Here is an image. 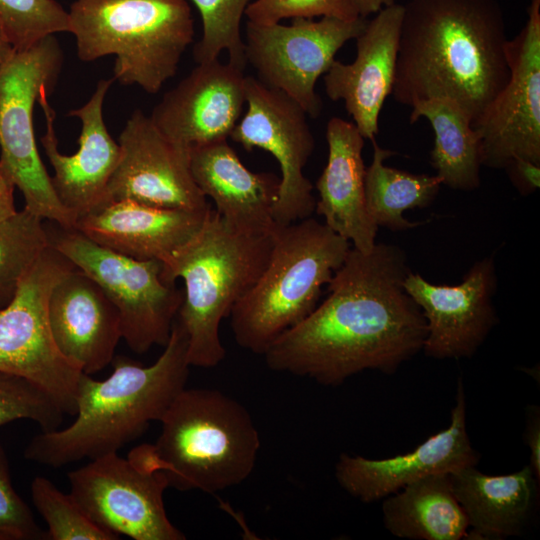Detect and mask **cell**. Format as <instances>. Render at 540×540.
Returning <instances> with one entry per match:
<instances>
[{
    "instance_id": "cell-38",
    "label": "cell",
    "mask_w": 540,
    "mask_h": 540,
    "mask_svg": "<svg viewBox=\"0 0 540 540\" xmlns=\"http://www.w3.org/2000/svg\"><path fill=\"white\" fill-rule=\"evenodd\" d=\"M15 185L0 166V220L17 212L14 204Z\"/></svg>"
},
{
    "instance_id": "cell-22",
    "label": "cell",
    "mask_w": 540,
    "mask_h": 540,
    "mask_svg": "<svg viewBox=\"0 0 540 540\" xmlns=\"http://www.w3.org/2000/svg\"><path fill=\"white\" fill-rule=\"evenodd\" d=\"M212 208H160L120 200L78 217L73 229L93 242L137 260L162 263L200 231Z\"/></svg>"
},
{
    "instance_id": "cell-33",
    "label": "cell",
    "mask_w": 540,
    "mask_h": 540,
    "mask_svg": "<svg viewBox=\"0 0 540 540\" xmlns=\"http://www.w3.org/2000/svg\"><path fill=\"white\" fill-rule=\"evenodd\" d=\"M65 413L33 382L0 372V427L18 419L36 422L42 432L60 427Z\"/></svg>"
},
{
    "instance_id": "cell-24",
    "label": "cell",
    "mask_w": 540,
    "mask_h": 540,
    "mask_svg": "<svg viewBox=\"0 0 540 540\" xmlns=\"http://www.w3.org/2000/svg\"><path fill=\"white\" fill-rule=\"evenodd\" d=\"M326 140L328 159L316 181L319 199L315 212L353 248L369 252L376 244L379 227L369 217L365 204V138L354 123L333 117L326 126Z\"/></svg>"
},
{
    "instance_id": "cell-16",
    "label": "cell",
    "mask_w": 540,
    "mask_h": 540,
    "mask_svg": "<svg viewBox=\"0 0 540 540\" xmlns=\"http://www.w3.org/2000/svg\"><path fill=\"white\" fill-rule=\"evenodd\" d=\"M497 283L493 256L476 261L457 285L433 284L410 271L404 287L426 320L424 354L440 360L473 356L498 322Z\"/></svg>"
},
{
    "instance_id": "cell-30",
    "label": "cell",
    "mask_w": 540,
    "mask_h": 540,
    "mask_svg": "<svg viewBox=\"0 0 540 540\" xmlns=\"http://www.w3.org/2000/svg\"><path fill=\"white\" fill-rule=\"evenodd\" d=\"M191 1L200 12L203 26L202 37L193 49L195 61H213L227 51L228 62L244 70L247 61L240 23L250 0Z\"/></svg>"
},
{
    "instance_id": "cell-2",
    "label": "cell",
    "mask_w": 540,
    "mask_h": 540,
    "mask_svg": "<svg viewBox=\"0 0 540 540\" xmlns=\"http://www.w3.org/2000/svg\"><path fill=\"white\" fill-rule=\"evenodd\" d=\"M391 94L400 104L455 101L473 124L509 79L504 14L496 0H408Z\"/></svg>"
},
{
    "instance_id": "cell-21",
    "label": "cell",
    "mask_w": 540,
    "mask_h": 540,
    "mask_svg": "<svg viewBox=\"0 0 540 540\" xmlns=\"http://www.w3.org/2000/svg\"><path fill=\"white\" fill-rule=\"evenodd\" d=\"M47 311L58 350L83 373L112 362L122 338L120 315L86 273L76 267L65 273L50 292Z\"/></svg>"
},
{
    "instance_id": "cell-7",
    "label": "cell",
    "mask_w": 540,
    "mask_h": 540,
    "mask_svg": "<svg viewBox=\"0 0 540 540\" xmlns=\"http://www.w3.org/2000/svg\"><path fill=\"white\" fill-rule=\"evenodd\" d=\"M350 249L346 239L311 217L279 227L267 266L229 315L236 343L263 355L316 308L322 287Z\"/></svg>"
},
{
    "instance_id": "cell-37",
    "label": "cell",
    "mask_w": 540,
    "mask_h": 540,
    "mask_svg": "<svg viewBox=\"0 0 540 540\" xmlns=\"http://www.w3.org/2000/svg\"><path fill=\"white\" fill-rule=\"evenodd\" d=\"M524 441L530 450L529 465L536 478L540 480V413L536 406H530L528 409Z\"/></svg>"
},
{
    "instance_id": "cell-29",
    "label": "cell",
    "mask_w": 540,
    "mask_h": 540,
    "mask_svg": "<svg viewBox=\"0 0 540 540\" xmlns=\"http://www.w3.org/2000/svg\"><path fill=\"white\" fill-rule=\"evenodd\" d=\"M50 246L44 220L29 211H17L0 220V309L41 254Z\"/></svg>"
},
{
    "instance_id": "cell-35",
    "label": "cell",
    "mask_w": 540,
    "mask_h": 540,
    "mask_svg": "<svg viewBox=\"0 0 540 540\" xmlns=\"http://www.w3.org/2000/svg\"><path fill=\"white\" fill-rule=\"evenodd\" d=\"M5 450L0 443V540L46 539L33 514L16 493L10 479Z\"/></svg>"
},
{
    "instance_id": "cell-26",
    "label": "cell",
    "mask_w": 540,
    "mask_h": 540,
    "mask_svg": "<svg viewBox=\"0 0 540 540\" xmlns=\"http://www.w3.org/2000/svg\"><path fill=\"white\" fill-rule=\"evenodd\" d=\"M385 528L411 540H459L469 524L458 503L449 474H433L383 499Z\"/></svg>"
},
{
    "instance_id": "cell-27",
    "label": "cell",
    "mask_w": 540,
    "mask_h": 540,
    "mask_svg": "<svg viewBox=\"0 0 540 540\" xmlns=\"http://www.w3.org/2000/svg\"><path fill=\"white\" fill-rule=\"evenodd\" d=\"M411 108L410 123L425 118L433 128L430 161L442 185L459 191L476 190L481 184L480 141L469 115L448 98L421 100Z\"/></svg>"
},
{
    "instance_id": "cell-15",
    "label": "cell",
    "mask_w": 540,
    "mask_h": 540,
    "mask_svg": "<svg viewBox=\"0 0 540 540\" xmlns=\"http://www.w3.org/2000/svg\"><path fill=\"white\" fill-rule=\"evenodd\" d=\"M118 143L120 160L102 204L129 200L160 208L210 207L193 179L189 149L170 140L142 110L130 115Z\"/></svg>"
},
{
    "instance_id": "cell-19",
    "label": "cell",
    "mask_w": 540,
    "mask_h": 540,
    "mask_svg": "<svg viewBox=\"0 0 540 540\" xmlns=\"http://www.w3.org/2000/svg\"><path fill=\"white\" fill-rule=\"evenodd\" d=\"M244 70L219 59L198 65L166 92L150 117L173 142L193 146L227 140L241 117Z\"/></svg>"
},
{
    "instance_id": "cell-1",
    "label": "cell",
    "mask_w": 540,
    "mask_h": 540,
    "mask_svg": "<svg viewBox=\"0 0 540 540\" xmlns=\"http://www.w3.org/2000/svg\"><path fill=\"white\" fill-rule=\"evenodd\" d=\"M405 251L376 243L351 247L328 296L263 354L269 369L338 386L364 370L393 374L422 351L427 324L404 281Z\"/></svg>"
},
{
    "instance_id": "cell-5",
    "label": "cell",
    "mask_w": 540,
    "mask_h": 540,
    "mask_svg": "<svg viewBox=\"0 0 540 540\" xmlns=\"http://www.w3.org/2000/svg\"><path fill=\"white\" fill-rule=\"evenodd\" d=\"M274 234L236 230L211 209L195 237L162 263L165 281H184L176 319L187 335L190 366L213 368L224 360L221 321L264 271Z\"/></svg>"
},
{
    "instance_id": "cell-14",
    "label": "cell",
    "mask_w": 540,
    "mask_h": 540,
    "mask_svg": "<svg viewBox=\"0 0 540 540\" xmlns=\"http://www.w3.org/2000/svg\"><path fill=\"white\" fill-rule=\"evenodd\" d=\"M507 43L509 79L473 124L482 166L504 169L514 158L540 164V0Z\"/></svg>"
},
{
    "instance_id": "cell-36",
    "label": "cell",
    "mask_w": 540,
    "mask_h": 540,
    "mask_svg": "<svg viewBox=\"0 0 540 540\" xmlns=\"http://www.w3.org/2000/svg\"><path fill=\"white\" fill-rule=\"evenodd\" d=\"M513 186L523 196L534 193L540 186V164L524 158H514L504 168Z\"/></svg>"
},
{
    "instance_id": "cell-32",
    "label": "cell",
    "mask_w": 540,
    "mask_h": 540,
    "mask_svg": "<svg viewBox=\"0 0 540 540\" xmlns=\"http://www.w3.org/2000/svg\"><path fill=\"white\" fill-rule=\"evenodd\" d=\"M69 28V13L56 0H0V31L15 50Z\"/></svg>"
},
{
    "instance_id": "cell-9",
    "label": "cell",
    "mask_w": 540,
    "mask_h": 540,
    "mask_svg": "<svg viewBox=\"0 0 540 540\" xmlns=\"http://www.w3.org/2000/svg\"><path fill=\"white\" fill-rule=\"evenodd\" d=\"M48 231L50 245L86 273L117 308L122 338L143 354L165 346L184 293L164 280L158 260H137L105 248L73 228Z\"/></svg>"
},
{
    "instance_id": "cell-6",
    "label": "cell",
    "mask_w": 540,
    "mask_h": 540,
    "mask_svg": "<svg viewBox=\"0 0 540 540\" xmlns=\"http://www.w3.org/2000/svg\"><path fill=\"white\" fill-rule=\"evenodd\" d=\"M69 33L84 62L114 55L113 79L157 93L193 42L187 0H76Z\"/></svg>"
},
{
    "instance_id": "cell-3",
    "label": "cell",
    "mask_w": 540,
    "mask_h": 540,
    "mask_svg": "<svg viewBox=\"0 0 540 540\" xmlns=\"http://www.w3.org/2000/svg\"><path fill=\"white\" fill-rule=\"evenodd\" d=\"M112 362L113 371L104 380L82 373L75 420L66 428L36 435L24 451L26 459L54 468L95 459L116 453L141 436L150 422L160 421L186 385V332L175 319L164 351L152 365L125 356Z\"/></svg>"
},
{
    "instance_id": "cell-10",
    "label": "cell",
    "mask_w": 540,
    "mask_h": 540,
    "mask_svg": "<svg viewBox=\"0 0 540 540\" xmlns=\"http://www.w3.org/2000/svg\"><path fill=\"white\" fill-rule=\"evenodd\" d=\"M75 266L53 246L44 250L0 309V372L42 388L71 416L76 413L82 371L58 350L48 321V298L55 283Z\"/></svg>"
},
{
    "instance_id": "cell-13",
    "label": "cell",
    "mask_w": 540,
    "mask_h": 540,
    "mask_svg": "<svg viewBox=\"0 0 540 540\" xmlns=\"http://www.w3.org/2000/svg\"><path fill=\"white\" fill-rule=\"evenodd\" d=\"M70 494L102 528L135 540H184L169 520L163 495L169 487L161 471H149L117 452L91 459L68 474Z\"/></svg>"
},
{
    "instance_id": "cell-20",
    "label": "cell",
    "mask_w": 540,
    "mask_h": 540,
    "mask_svg": "<svg viewBox=\"0 0 540 540\" xmlns=\"http://www.w3.org/2000/svg\"><path fill=\"white\" fill-rule=\"evenodd\" d=\"M402 16V4L382 8L356 38L355 60L350 64L335 60L324 74L327 96L344 101L360 134L371 141L393 88Z\"/></svg>"
},
{
    "instance_id": "cell-12",
    "label": "cell",
    "mask_w": 540,
    "mask_h": 540,
    "mask_svg": "<svg viewBox=\"0 0 540 540\" xmlns=\"http://www.w3.org/2000/svg\"><path fill=\"white\" fill-rule=\"evenodd\" d=\"M245 99L247 111L229 138L247 151L260 148L277 160L281 170L273 213L277 227L311 217L316 198L303 170L315 141L307 113L284 92L252 76L245 77Z\"/></svg>"
},
{
    "instance_id": "cell-18",
    "label": "cell",
    "mask_w": 540,
    "mask_h": 540,
    "mask_svg": "<svg viewBox=\"0 0 540 540\" xmlns=\"http://www.w3.org/2000/svg\"><path fill=\"white\" fill-rule=\"evenodd\" d=\"M479 459L467 432L466 398L460 377L447 428L430 436L414 450L391 458L368 459L342 453L335 465V477L349 495L371 503L426 476L476 466Z\"/></svg>"
},
{
    "instance_id": "cell-25",
    "label": "cell",
    "mask_w": 540,
    "mask_h": 540,
    "mask_svg": "<svg viewBox=\"0 0 540 540\" xmlns=\"http://www.w3.org/2000/svg\"><path fill=\"white\" fill-rule=\"evenodd\" d=\"M449 476L468 520V539L520 536L536 512L540 480L529 464L507 475H487L468 466Z\"/></svg>"
},
{
    "instance_id": "cell-39",
    "label": "cell",
    "mask_w": 540,
    "mask_h": 540,
    "mask_svg": "<svg viewBox=\"0 0 540 540\" xmlns=\"http://www.w3.org/2000/svg\"><path fill=\"white\" fill-rule=\"evenodd\" d=\"M359 16L366 18L372 13H377L382 8L392 5L395 0H350Z\"/></svg>"
},
{
    "instance_id": "cell-11",
    "label": "cell",
    "mask_w": 540,
    "mask_h": 540,
    "mask_svg": "<svg viewBox=\"0 0 540 540\" xmlns=\"http://www.w3.org/2000/svg\"><path fill=\"white\" fill-rule=\"evenodd\" d=\"M366 18H294L290 25L257 24L248 21L245 57L256 70L258 80L295 100L313 118L319 116L322 101L315 92L338 50L356 39Z\"/></svg>"
},
{
    "instance_id": "cell-40",
    "label": "cell",
    "mask_w": 540,
    "mask_h": 540,
    "mask_svg": "<svg viewBox=\"0 0 540 540\" xmlns=\"http://www.w3.org/2000/svg\"><path fill=\"white\" fill-rule=\"evenodd\" d=\"M15 49L5 38L3 33L0 31V70L9 57L13 54Z\"/></svg>"
},
{
    "instance_id": "cell-34",
    "label": "cell",
    "mask_w": 540,
    "mask_h": 540,
    "mask_svg": "<svg viewBox=\"0 0 540 540\" xmlns=\"http://www.w3.org/2000/svg\"><path fill=\"white\" fill-rule=\"evenodd\" d=\"M257 24L279 23L285 18L336 17L356 19L358 12L350 0H255L244 13Z\"/></svg>"
},
{
    "instance_id": "cell-23",
    "label": "cell",
    "mask_w": 540,
    "mask_h": 540,
    "mask_svg": "<svg viewBox=\"0 0 540 540\" xmlns=\"http://www.w3.org/2000/svg\"><path fill=\"white\" fill-rule=\"evenodd\" d=\"M189 163L196 185L229 225L255 235L276 232L273 213L279 177L249 170L227 140L191 147Z\"/></svg>"
},
{
    "instance_id": "cell-4",
    "label": "cell",
    "mask_w": 540,
    "mask_h": 540,
    "mask_svg": "<svg viewBox=\"0 0 540 540\" xmlns=\"http://www.w3.org/2000/svg\"><path fill=\"white\" fill-rule=\"evenodd\" d=\"M160 422L156 442L135 447L128 458L142 469L163 472L169 487L215 493L252 473L260 437L236 399L215 389L184 388Z\"/></svg>"
},
{
    "instance_id": "cell-28",
    "label": "cell",
    "mask_w": 540,
    "mask_h": 540,
    "mask_svg": "<svg viewBox=\"0 0 540 540\" xmlns=\"http://www.w3.org/2000/svg\"><path fill=\"white\" fill-rule=\"evenodd\" d=\"M373 159L365 170V204L371 220L378 227L404 231L417 227L403 214L406 210L428 207L442 185L437 175L413 174L389 167L385 161L394 154L381 148L375 140Z\"/></svg>"
},
{
    "instance_id": "cell-8",
    "label": "cell",
    "mask_w": 540,
    "mask_h": 540,
    "mask_svg": "<svg viewBox=\"0 0 540 540\" xmlns=\"http://www.w3.org/2000/svg\"><path fill=\"white\" fill-rule=\"evenodd\" d=\"M63 65L54 35L15 50L0 70V166L24 198V209L64 228L76 217L57 198L38 151L33 109L43 90L53 92Z\"/></svg>"
},
{
    "instance_id": "cell-17",
    "label": "cell",
    "mask_w": 540,
    "mask_h": 540,
    "mask_svg": "<svg viewBox=\"0 0 540 540\" xmlns=\"http://www.w3.org/2000/svg\"><path fill=\"white\" fill-rule=\"evenodd\" d=\"M113 82V78L98 81L89 100L69 112V116L81 121L79 147L72 155L58 150L54 127L56 114L48 101L52 92L43 90L38 98L46 123L40 141L54 170L51 184L59 201L76 220L103 203L108 183L120 160V145L110 135L103 117L104 100Z\"/></svg>"
},
{
    "instance_id": "cell-31",
    "label": "cell",
    "mask_w": 540,
    "mask_h": 540,
    "mask_svg": "<svg viewBox=\"0 0 540 540\" xmlns=\"http://www.w3.org/2000/svg\"><path fill=\"white\" fill-rule=\"evenodd\" d=\"M31 497L46 521V539L116 540L119 537L96 524L71 494L59 490L48 478L37 476L31 483Z\"/></svg>"
}]
</instances>
